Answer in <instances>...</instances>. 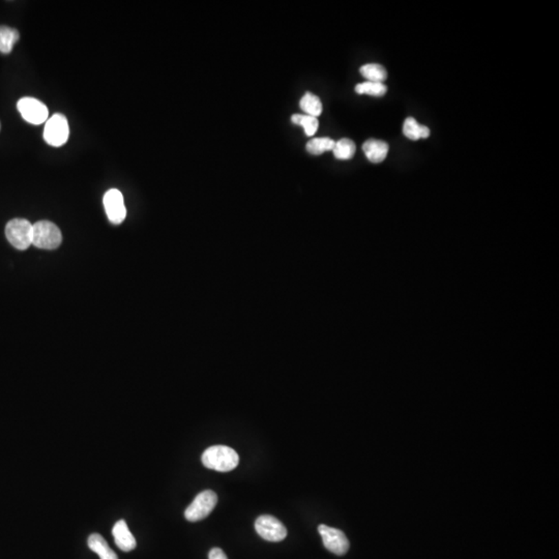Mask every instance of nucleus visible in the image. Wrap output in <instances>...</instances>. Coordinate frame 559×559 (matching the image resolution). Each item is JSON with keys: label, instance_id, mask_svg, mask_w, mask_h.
<instances>
[{"label": "nucleus", "instance_id": "obj_1", "mask_svg": "<svg viewBox=\"0 0 559 559\" xmlns=\"http://www.w3.org/2000/svg\"><path fill=\"white\" fill-rule=\"evenodd\" d=\"M201 461L208 469L228 472L237 467L239 455L231 447L226 445H213L205 449L201 457Z\"/></svg>", "mask_w": 559, "mask_h": 559}, {"label": "nucleus", "instance_id": "obj_2", "mask_svg": "<svg viewBox=\"0 0 559 559\" xmlns=\"http://www.w3.org/2000/svg\"><path fill=\"white\" fill-rule=\"evenodd\" d=\"M61 242V232L52 222L39 221L32 225V244L37 248L54 250Z\"/></svg>", "mask_w": 559, "mask_h": 559}, {"label": "nucleus", "instance_id": "obj_3", "mask_svg": "<svg viewBox=\"0 0 559 559\" xmlns=\"http://www.w3.org/2000/svg\"><path fill=\"white\" fill-rule=\"evenodd\" d=\"M10 244L18 250H26L32 244V224L25 219H14L6 227Z\"/></svg>", "mask_w": 559, "mask_h": 559}, {"label": "nucleus", "instance_id": "obj_4", "mask_svg": "<svg viewBox=\"0 0 559 559\" xmlns=\"http://www.w3.org/2000/svg\"><path fill=\"white\" fill-rule=\"evenodd\" d=\"M217 503V495L211 490L199 493L184 511L188 521L197 522L205 519L215 509Z\"/></svg>", "mask_w": 559, "mask_h": 559}, {"label": "nucleus", "instance_id": "obj_5", "mask_svg": "<svg viewBox=\"0 0 559 559\" xmlns=\"http://www.w3.org/2000/svg\"><path fill=\"white\" fill-rule=\"evenodd\" d=\"M70 135L68 119L62 114H54L46 121L43 139L51 146H61L68 141Z\"/></svg>", "mask_w": 559, "mask_h": 559}, {"label": "nucleus", "instance_id": "obj_6", "mask_svg": "<svg viewBox=\"0 0 559 559\" xmlns=\"http://www.w3.org/2000/svg\"><path fill=\"white\" fill-rule=\"evenodd\" d=\"M257 533L268 542H281L287 536V529L284 524L271 515H262L255 522Z\"/></svg>", "mask_w": 559, "mask_h": 559}, {"label": "nucleus", "instance_id": "obj_7", "mask_svg": "<svg viewBox=\"0 0 559 559\" xmlns=\"http://www.w3.org/2000/svg\"><path fill=\"white\" fill-rule=\"evenodd\" d=\"M19 112L29 124H41L48 120V108L35 97H23L17 104Z\"/></svg>", "mask_w": 559, "mask_h": 559}, {"label": "nucleus", "instance_id": "obj_8", "mask_svg": "<svg viewBox=\"0 0 559 559\" xmlns=\"http://www.w3.org/2000/svg\"><path fill=\"white\" fill-rule=\"evenodd\" d=\"M318 531L325 548L333 554L344 555L349 550V540L341 530L322 524L319 525Z\"/></svg>", "mask_w": 559, "mask_h": 559}, {"label": "nucleus", "instance_id": "obj_9", "mask_svg": "<svg viewBox=\"0 0 559 559\" xmlns=\"http://www.w3.org/2000/svg\"><path fill=\"white\" fill-rule=\"evenodd\" d=\"M104 207L108 219L112 224H121L126 219V209L124 206V196L120 190L111 188L106 193L103 199Z\"/></svg>", "mask_w": 559, "mask_h": 559}, {"label": "nucleus", "instance_id": "obj_10", "mask_svg": "<svg viewBox=\"0 0 559 559\" xmlns=\"http://www.w3.org/2000/svg\"><path fill=\"white\" fill-rule=\"evenodd\" d=\"M112 533H113L116 546L120 550L124 551V552H130V551L136 548V540H135L134 536L128 529V525H126L124 520L116 522L113 529H112Z\"/></svg>", "mask_w": 559, "mask_h": 559}, {"label": "nucleus", "instance_id": "obj_11", "mask_svg": "<svg viewBox=\"0 0 559 559\" xmlns=\"http://www.w3.org/2000/svg\"><path fill=\"white\" fill-rule=\"evenodd\" d=\"M362 150L371 163L379 164L386 159L389 146L385 141L369 139L362 144Z\"/></svg>", "mask_w": 559, "mask_h": 559}, {"label": "nucleus", "instance_id": "obj_12", "mask_svg": "<svg viewBox=\"0 0 559 559\" xmlns=\"http://www.w3.org/2000/svg\"><path fill=\"white\" fill-rule=\"evenodd\" d=\"M88 547L97 553L101 559H118L117 555L110 548L105 538L99 533H92L88 538Z\"/></svg>", "mask_w": 559, "mask_h": 559}, {"label": "nucleus", "instance_id": "obj_13", "mask_svg": "<svg viewBox=\"0 0 559 559\" xmlns=\"http://www.w3.org/2000/svg\"><path fill=\"white\" fill-rule=\"evenodd\" d=\"M403 134L406 138L416 141L428 138L431 132L428 126L418 124L413 117H408L403 124Z\"/></svg>", "mask_w": 559, "mask_h": 559}, {"label": "nucleus", "instance_id": "obj_14", "mask_svg": "<svg viewBox=\"0 0 559 559\" xmlns=\"http://www.w3.org/2000/svg\"><path fill=\"white\" fill-rule=\"evenodd\" d=\"M300 107L306 115L318 117L322 113V103L316 95L312 92H306L302 95L300 101Z\"/></svg>", "mask_w": 559, "mask_h": 559}, {"label": "nucleus", "instance_id": "obj_15", "mask_svg": "<svg viewBox=\"0 0 559 559\" xmlns=\"http://www.w3.org/2000/svg\"><path fill=\"white\" fill-rule=\"evenodd\" d=\"M360 74L369 82L383 83L387 78L384 66L378 63H366L360 70Z\"/></svg>", "mask_w": 559, "mask_h": 559}, {"label": "nucleus", "instance_id": "obj_16", "mask_svg": "<svg viewBox=\"0 0 559 559\" xmlns=\"http://www.w3.org/2000/svg\"><path fill=\"white\" fill-rule=\"evenodd\" d=\"M19 39L20 35L17 29L0 26V52L3 54L10 53Z\"/></svg>", "mask_w": 559, "mask_h": 559}, {"label": "nucleus", "instance_id": "obj_17", "mask_svg": "<svg viewBox=\"0 0 559 559\" xmlns=\"http://www.w3.org/2000/svg\"><path fill=\"white\" fill-rule=\"evenodd\" d=\"M355 150V143L351 139L342 138L335 143L333 153L335 159L347 161V159H351L354 157Z\"/></svg>", "mask_w": 559, "mask_h": 559}, {"label": "nucleus", "instance_id": "obj_18", "mask_svg": "<svg viewBox=\"0 0 559 559\" xmlns=\"http://www.w3.org/2000/svg\"><path fill=\"white\" fill-rule=\"evenodd\" d=\"M291 121L294 124L302 126L304 133L308 137L314 136L319 128L318 118L306 114H293L291 116Z\"/></svg>", "mask_w": 559, "mask_h": 559}, {"label": "nucleus", "instance_id": "obj_19", "mask_svg": "<svg viewBox=\"0 0 559 559\" xmlns=\"http://www.w3.org/2000/svg\"><path fill=\"white\" fill-rule=\"evenodd\" d=\"M335 141L328 137L313 138L306 143V151L313 155H322L325 151H333Z\"/></svg>", "mask_w": 559, "mask_h": 559}, {"label": "nucleus", "instance_id": "obj_20", "mask_svg": "<svg viewBox=\"0 0 559 559\" xmlns=\"http://www.w3.org/2000/svg\"><path fill=\"white\" fill-rule=\"evenodd\" d=\"M387 87L384 83L366 82L360 83L355 86V92L358 95H369L372 97H383L386 93Z\"/></svg>", "mask_w": 559, "mask_h": 559}, {"label": "nucleus", "instance_id": "obj_21", "mask_svg": "<svg viewBox=\"0 0 559 559\" xmlns=\"http://www.w3.org/2000/svg\"><path fill=\"white\" fill-rule=\"evenodd\" d=\"M208 559H228L226 556L225 552L222 549L213 548L211 549L208 554Z\"/></svg>", "mask_w": 559, "mask_h": 559}]
</instances>
